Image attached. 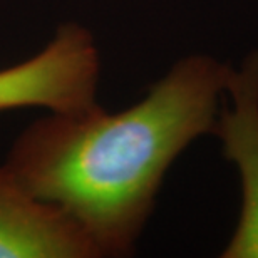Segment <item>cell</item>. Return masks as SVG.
<instances>
[{
  "instance_id": "obj_1",
  "label": "cell",
  "mask_w": 258,
  "mask_h": 258,
  "mask_svg": "<svg viewBox=\"0 0 258 258\" xmlns=\"http://www.w3.org/2000/svg\"><path fill=\"white\" fill-rule=\"evenodd\" d=\"M230 69L191 54L119 112L99 102L47 111L15 136L4 163L35 198L79 226L97 258L127 256L168 169L193 141L213 133Z\"/></svg>"
},
{
  "instance_id": "obj_2",
  "label": "cell",
  "mask_w": 258,
  "mask_h": 258,
  "mask_svg": "<svg viewBox=\"0 0 258 258\" xmlns=\"http://www.w3.org/2000/svg\"><path fill=\"white\" fill-rule=\"evenodd\" d=\"M99 79L96 37L82 24L64 22L34 55L0 69V112L84 109L99 102Z\"/></svg>"
},
{
  "instance_id": "obj_3",
  "label": "cell",
  "mask_w": 258,
  "mask_h": 258,
  "mask_svg": "<svg viewBox=\"0 0 258 258\" xmlns=\"http://www.w3.org/2000/svg\"><path fill=\"white\" fill-rule=\"evenodd\" d=\"M213 133L240 178L241 206L221 256L258 258V50L231 67Z\"/></svg>"
},
{
  "instance_id": "obj_4",
  "label": "cell",
  "mask_w": 258,
  "mask_h": 258,
  "mask_svg": "<svg viewBox=\"0 0 258 258\" xmlns=\"http://www.w3.org/2000/svg\"><path fill=\"white\" fill-rule=\"evenodd\" d=\"M0 258H97L82 230L0 164Z\"/></svg>"
}]
</instances>
